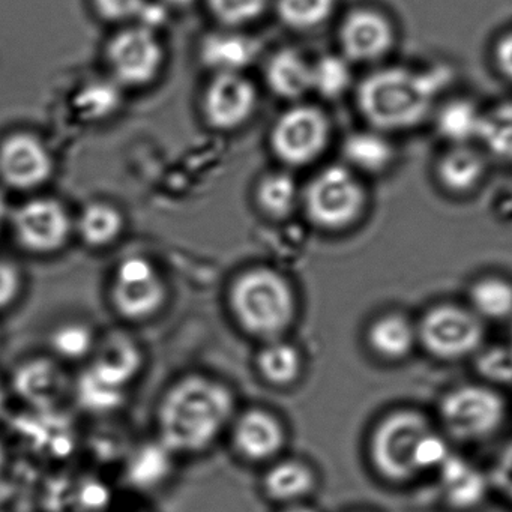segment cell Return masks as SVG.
Wrapping results in <instances>:
<instances>
[{
  "label": "cell",
  "instance_id": "obj_19",
  "mask_svg": "<svg viewBox=\"0 0 512 512\" xmlns=\"http://www.w3.org/2000/svg\"><path fill=\"white\" fill-rule=\"evenodd\" d=\"M265 82L281 100L301 103L313 92V62L301 50L283 47L266 61Z\"/></svg>",
  "mask_w": 512,
  "mask_h": 512
},
{
  "label": "cell",
  "instance_id": "obj_4",
  "mask_svg": "<svg viewBox=\"0 0 512 512\" xmlns=\"http://www.w3.org/2000/svg\"><path fill=\"white\" fill-rule=\"evenodd\" d=\"M229 305L236 322L247 334L262 340H278L296 316L292 284L275 269H247L233 281Z\"/></svg>",
  "mask_w": 512,
  "mask_h": 512
},
{
  "label": "cell",
  "instance_id": "obj_30",
  "mask_svg": "<svg viewBox=\"0 0 512 512\" xmlns=\"http://www.w3.org/2000/svg\"><path fill=\"white\" fill-rule=\"evenodd\" d=\"M470 308L482 320H512V280L502 275H485L470 286Z\"/></svg>",
  "mask_w": 512,
  "mask_h": 512
},
{
  "label": "cell",
  "instance_id": "obj_47",
  "mask_svg": "<svg viewBox=\"0 0 512 512\" xmlns=\"http://www.w3.org/2000/svg\"><path fill=\"white\" fill-rule=\"evenodd\" d=\"M509 343L512 344V320H511V341H509Z\"/></svg>",
  "mask_w": 512,
  "mask_h": 512
},
{
  "label": "cell",
  "instance_id": "obj_2",
  "mask_svg": "<svg viewBox=\"0 0 512 512\" xmlns=\"http://www.w3.org/2000/svg\"><path fill=\"white\" fill-rule=\"evenodd\" d=\"M451 80V70L445 67L377 68L359 83L356 106L371 128L386 134L413 130L434 115Z\"/></svg>",
  "mask_w": 512,
  "mask_h": 512
},
{
  "label": "cell",
  "instance_id": "obj_3",
  "mask_svg": "<svg viewBox=\"0 0 512 512\" xmlns=\"http://www.w3.org/2000/svg\"><path fill=\"white\" fill-rule=\"evenodd\" d=\"M449 455L446 440L413 410L385 416L371 434V463L388 481H412L428 470H439Z\"/></svg>",
  "mask_w": 512,
  "mask_h": 512
},
{
  "label": "cell",
  "instance_id": "obj_16",
  "mask_svg": "<svg viewBox=\"0 0 512 512\" xmlns=\"http://www.w3.org/2000/svg\"><path fill=\"white\" fill-rule=\"evenodd\" d=\"M145 361L139 341L124 332H112L98 338L85 371L104 385L127 391L142 373Z\"/></svg>",
  "mask_w": 512,
  "mask_h": 512
},
{
  "label": "cell",
  "instance_id": "obj_48",
  "mask_svg": "<svg viewBox=\"0 0 512 512\" xmlns=\"http://www.w3.org/2000/svg\"><path fill=\"white\" fill-rule=\"evenodd\" d=\"M0 512H4V511H2V509H0Z\"/></svg>",
  "mask_w": 512,
  "mask_h": 512
},
{
  "label": "cell",
  "instance_id": "obj_17",
  "mask_svg": "<svg viewBox=\"0 0 512 512\" xmlns=\"http://www.w3.org/2000/svg\"><path fill=\"white\" fill-rule=\"evenodd\" d=\"M262 44L241 29L212 32L199 47L202 64L214 74H244L259 59Z\"/></svg>",
  "mask_w": 512,
  "mask_h": 512
},
{
  "label": "cell",
  "instance_id": "obj_38",
  "mask_svg": "<svg viewBox=\"0 0 512 512\" xmlns=\"http://www.w3.org/2000/svg\"><path fill=\"white\" fill-rule=\"evenodd\" d=\"M89 4L101 22L127 26L143 19L151 0H89Z\"/></svg>",
  "mask_w": 512,
  "mask_h": 512
},
{
  "label": "cell",
  "instance_id": "obj_29",
  "mask_svg": "<svg viewBox=\"0 0 512 512\" xmlns=\"http://www.w3.org/2000/svg\"><path fill=\"white\" fill-rule=\"evenodd\" d=\"M479 145L487 157L512 164V100H503L484 110Z\"/></svg>",
  "mask_w": 512,
  "mask_h": 512
},
{
  "label": "cell",
  "instance_id": "obj_32",
  "mask_svg": "<svg viewBox=\"0 0 512 512\" xmlns=\"http://www.w3.org/2000/svg\"><path fill=\"white\" fill-rule=\"evenodd\" d=\"M257 368L263 379L271 385L289 386L301 376L302 358L292 344L271 340L260 350Z\"/></svg>",
  "mask_w": 512,
  "mask_h": 512
},
{
  "label": "cell",
  "instance_id": "obj_21",
  "mask_svg": "<svg viewBox=\"0 0 512 512\" xmlns=\"http://www.w3.org/2000/svg\"><path fill=\"white\" fill-rule=\"evenodd\" d=\"M344 164L361 175H380L395 161V148L386 133L368 128L355 131L344 139L341 146Z\"/></svg>",
  "mask_w": 512,
  "mask_h": 512
},
{
  "label": "cell",
  "instance_id": "obj_23",
  "mask_svg": "<svg viewBox=\"0 0 512 512\" xmlns=\"http://www.w3.org/2000/svg\"><path fill=\"white\" fill-rule=\"evenodd\" d=\"M367 341L380 358L398 361L412 352L418 341V328L401 314H385L371 323Z\"/></svg>",
  "mask_w": 512,
  "mask_h": 512
},
{
  "label": "cell",
  "instance_id": "obj_11",
  "mask_svg": "<svg viewBox=\"0 0 512 512\" xmlns=\"http://www.w3.org/2000/svg\"><path fill=\"white\" fill-rule=\"evenodd\" d=\"M14 238L28 253L50 256L58 253L73 235L74 221L70 211L55 197L26 200L14 211Z\"/></svg>",
  "mask_w": 512,
  "mask_h": 512
},
{
  "label": "cell",
  "instance_id": "obj_31",
  "mask_svg": "<svg viewBox=\"0 0 512 512\" xmlns=\"http://www.w3.org/2000/svg\"><path fill=\"white\" fill-rule=\"evenodd\" d=\"M98 338L100 335L88 323L80 320L61 323L50 332V355L64 364L89 359L94 353Z\"/></svg>",
  "mask_w": 512,
  "mask_h": 512
},
{
  "label": "cell",
  "instance_id": "obj_20",
  "mask_svg": "<svg viewBox=\"0 0 512 512\" xmlns=\"http://www.w3.org/2000/svg\"><path fill=\"white\" fill-rule=\"evenodd\" d=\"M487 172V154L473 145L449 146L436 164L437 181L448 193L457 196L476 190Z\"/></svg>",
  "mask_w": 512,
  "mask_h": 512
},
{
  "label": "cell",
  "instance_id": "obj_5",
  "mask_svg": "<svg viewBox=\"0 0 512 512\" xmlns=\"http://www.w3.org/2000/svg\"><path fill=\"white\" fill-rule=\"evenodd\" d=\"M367 190L346 164L323 167L302 190L301 206L313 226L328 232L349 229L367 208Z\"/></svg>",
  "mask_w": 512,
  "mask_h": 512
},
{
  "label": "cell",
  "instance_id": "obj_18",
  "mask_svg": "<svg viewBox=\"0 0 512 512\" xmlns=\"http://www.w3.org/2000/svg\"><path fill=\"white\" fill-rule=\"evenodd\" d=\"M232 442L245 460H271L283 449L286 431L271 413L260 409L248 410L233 424Z\"/></svg>",
  "mask_w": 512,
  "mask_h": 512
},
{
  "label": "cell",
  "instance_id": "obj_13",
  "mask_svg": "<svg viewBox=\"0 0 512 512\" xmlns=\"http://www.w3.org/2000/svg\"><path fill=\"white\" fill-rule=\"evenodd\" d=\"M395 26L382 11L371 7L353 8L341 20L338 43L350 64H376L394 49Z\"/></svg>",
  "mask_w": 512,
  "mask_h": 512
},
{
  "label": "cell",
  "instance_id": "obj_10",
  "mask_svg": "<svg viewBox=\"0 0 512 512\" xmlns=\"http://www.w3.org/2000/svg\"><path fill=\"white\" fill-rule=\"evenodd\" d=\"M169 299V289L154 263L146 257L122 260L110 284V302L121 319L146 322L157 316Z\"/></svg>",
  "mask_w": 512,
  "mask_h": 512
},
{
  "label": "cell",
  "instance_id": "obj_14",
  "mask_svg": "<svg viewBox=\"0 0 512 512\" xmlns=\"http://www.w3.org/2000/svg\"><path fill=\"white\" fill-rule=\"evenodd\" d=\"M55 173V158L41 137L17 131L0 142V179L17 191L46 185Z\"/></svg>",
  "mask_w": 512,
  "mask_h": 512
},
{
  "label": "cell",
  "instance_id": "obj_22",
  "mask_svg": "<svg viewBox=\"0 0 512 512\" xmlns=\"http://www.w3.org/2000/svg\"><path fill=\"white\" fill-rule=\"evenodd\" d=\"M484 110L469 98H454L437 106L434 127L449 146L473 145L478 142Z\"/></svg>",
  "mask_w": 512,
  "mask_h": 512
},
{
  "label": "cell",
  "instance_id": "obj_36",
  "mask_svg": "<svg viewBox=\"0 0 512 512\" xmlns=\"http://www.w3.org/2000/svg\"><path fill=\"white\" fill-rule=\"evenodd\" d=\"M73 395L83 409L97 415H109L124 404L127 391L104 385L95 380L88 371H83L82 376L74 380Z\"/></svg>",
  "mask_w": 512,
  "mask_h": 512
},
{
  "label": "cell",
  "instance_id": "obj_9",
  "mask_svg": "<svg viewBox=\"0 0 512 512\" xmlns=\"http://www.w3.org/2000/svg\"><path fill=\"white\" fill-rule=\"evenodd\" d=\"M485 328L472 308L454 304L436 305L422 317L418 341L434 358L463 359L478 352L484 343Z\"/></svg>",
  "mask_w": 512,
  "mask_h": 512
},
{
  "label": "cell",
  "instance_id": "obj_26",
  "mask_svg": "<svg viewBox=\"0 0 512 512\" xmlns=\"http://www.w3.org/2000/svg\"><path fill=\"white\" fill-rule=\"evenodd\" d=\"M439 472L446 499L455 508H473L484 499L487 481L466 461L449 455L448 460L440 466Z\"/></svg>",
  "mask_w": 512,
  "mask_h": 512
},
{
  "label": "cell",
  "instance_id": "obj_37",
  "mask_svg": "<svg viewBox=\"0 0 512 512\" xmlns=\"http://www.w3.org/2000/svg\"><path fill=\"white\" fill-rule=\"evenodd\" d=\"M272 0H205L211 16L224 28L241 29L262 19Z\"/></svg>",
  "mask_w": 512,
  "mask_h": 512
},
{
  "label": "cell",
  "instance_id": "obj_34",
  "mask_svg": "<svg viewBox=\"0 0 512 512\" xmlns=\"http://www.w3.org/2000/svg\"><path fill=\"white\" fill-rule=\"evenodd\" d=\"M121 85L110 77L109 80H94L80 89L76 109L82 118L101 121L118 112L122 103Z\"/></svg>",
  "mask_w": 512,
  "mask_h": 512
},
{
  "label": "cell",
  "instance_id": "obj_12",
  "mask_svg": "<svg viewBox=\"0 0 512 512\" xmlns=\"http://www.w3.org/2000/svg\"><path fill=\"white\" fill-rule=\"evenodd\" d=\"M14 394L37 413L56 412L74 392L64 362L52 355L23 359L11 376Z\"/></svg>",
  "mask_w": 512,
  "mask_h": 512
},
{
  "label": "cell",
  "instance_id": "obj_25",
  "mask_svg": "<svg viewBox=\"0 0 512 512\" xmlns=\"http://www.w3.org/2000/svg\"><path fill=\"white\" fill-rule=\"evenodd\" d=\"M74 227L88 247L100 250L112 247L121 239L125 218L115 205L100 200L89 203L82 209Z\"/></svg>",
  "mask_w": 512,
  "mask_h": 512
},
{
  "label": "cell",
  "instance_id": "obj_15",
  "mask_svg": "<svg viewBox=\"0 0 512 512\" xmlns=\"http://www.w3.org/2000/svg\"><path fill=\"white\" fill-rule=\"evenodd\" d=\"M259 92L244 74H214L202 97V113L209 127L235 131L256 115Z\"/></svg>",
  "mask_w": 512,
  "mask_h": 512
},
{
  "label": "cell",
  "instance_id": "obj_39",
  "mask_svg": "<svg viewBox=\"0 0 512 512\" xmlns=\"http://www.w3.org/2000/svg\"><path fill=\"white\" fill-rule=\"evenodd\" d=\"M478 370L485 379L494 383H512V344L497 346L482 353Z\"/></svg>",
  "mask_w": 512,
  "mask_h": 512
},
{
  "label": "cell",
  "instance_id": "obj_46",
  "mask_svg": "<svg viewBox=\"0 0 512 512\" xmlns=\"http://www.w3.org/2000/svg\"><path fill=\"white\" fill-rule=\"evenodd\" d=\"M281 512H316L313 508H308V506L304 505H290L287 506L286 509H283Z\"/></svg>",
  "mask_w": 512,
  "mask_h": 512
},
{
  "label": "cell",
  "instance_id": "obj_24",
  "mask_svg": "<svg viewBox=\"0 0 512 512\" xmlns=\"http://www.w3.org/2000/svg\"><path fill=\"white\" fill-rule=\"evenodd\" d=\"M175 457L176 455L155 437V442L145 443L130 452L125 464V479L133 488L154 490L169 478Z\"/></svg>",
  "mask_w": 512,
  "mask_h": 512
},
{
  "label": "cell",
  "instance_id": "obj_35",
  "mask_svg": "<svg viewBox=\"0 0 512 512\" xmlns=\"http://www.w3.org/2000/svg\"><path fill=\"white\" fill-rule=\"evenodd\" d=\"M343 55H325L313 62V92L323 100H338L352 86V67Z\"/></svg>",
  "mask_w": 512,
  "mask_h": 512
},
{
  "label": "cell",
  "instance_id": "obj_1",
  "mask_svg": "<svg viewBox=\"0 0 512 512\" xmlns=\"http://www.w3.org/2000/svg\"><path fill=\"white\" fill-rule=\"evenodd\" d=\"M235 415V398L220 380L187 374L161 395L155 413L157 439L178 455L211 448Z\"/></svg>",
  "mask_w": 512,
  "mask_h": 512
},
{
  "label": "cell",
  "instance_id": "obj_7",
  "mask_svg": "<svg viewBox=\"0 0 512 512\" xmlns=\"http://www.w3.org/2000/svg\"><path fill=\"white\" fill-rule=\"evenodd\" d=\"M110 77L122 88H145L160 76L166 50L157 29L143 23L122 26L106 46Z\"/></svg>",
  "mask_w": 512,
  "mask_h": 512
},
{
  "label": "cell",
  "instance_id": "obj_8",
  "mask_svg": "<svg viewBox=\"0 0 512 512\" xmlns=\"http://www.w3.org/2000/svg\"><path fill=\"white\" fill-rule=\"evenodd\" d=\"M331 142V122L319 107L293 104L278 116L269 134L272 154L287 167L319 160Z\"/></svg>",
  "mask_w": 512,
  "mask_h": 512
},
{
  "label": "cell",
  "instance_id": "obj_40",
  "mask_svg": "<svg viewBox=\"0 0 512 512\" xmlns=\"http://www.w3.org/2000/svg\"><path fill=\"white\" fill-rule=\"evenodd\" d=\"M23 277L11 260L0 257V311L8 310L22 295Z\"/></svg>",
  "mask_w": 512,
  "mask_h": 512
},
{
  "label": "cell",
  "instance_id": "obj_27",
  "mask_svg": "<svg viewBox=\"0 0 512 512\" xmlns=\"http://www.w3.org/2000/svg\"><path fill=\"white\" fill-rule=\"evenodd\" d=\"M302 190L289 172L262 176L256 187V205L271 220H286L301 206Z\"/></svg>",
  "mask_w": 512,
  "mask_h": 512
},
{
  "label": "cell",
  "instance_id": "obj_28",
  "mask_svg": "<svg viewBox=\"0 0 512 512\" xmlns=\"http://www.w3.org/2000/svg\"><path fill=\"white\" fill-rule=\"evenodd\" d=\"M316 476L310 466L298 460L275 463L263 478V487L271 499L293 503L313 491Z\"/></svg>",
  "mask_w": 512,
  "mask_h": 512
},
{
  "label": "cell",
  "instance_id": "obj_43",
  "mask_svg": "<svg viewBox=\"0 0 512 512\" xmlns=\"http://www.w3.org/2000/svg\"><path fill=\"white\" fill-rule=\"evenodd\" d=\"M199 0H160V4L164 8H172V10H187V8L193 7Z\"/></svg>",
  "mask_w": 512,
  "mask_h": 512
},
{
  "label": "cell",
  "instance_id": "obj_42",
  "mask_svg": "<svg viewBox=\"0 0 512 512\" xmlns=\"http://www.w3.org/2000/svg\"><path fill=\"white\" fill-rule=\"evenodd\" d=\"M109 500V493H107L104 485L98 482H89L83 485L82 503L85 508L97 509L103 506Z\"/></svg>",
  "mask_w": 512,
  "mask_h": 512
},
{
  "label": "cell",
  "instance_id": "obj_41",
  "mask_svg": "<svg viewBox=\"0 0 512 512\" xmlns=\"http://www.w3.org/2000/svg\"><path fill=\"white\" fill-rule=\"evenodd\" d=\"M493 59L497 71L512 83V29L505 32L494 44Z\"/></svg>",
  "mask_w": 512,
  "mask_h": 512
},
{
  "label": "cell",
  "instance_id": "obj_33",
  "mask_svg": "<svg viewBox=\"0 0 512 512\" xmlns=\"http://www.w3.org/2000/svg\"><path fill=\"white\" fill-rule=\"evenodd\" d=\"M274 4L278 20L286 28L313 32L332 19L338 0H275Z\"/></svg>",
  "mask_w": 512,
  "mask_h": 512
},
{
  "label": "cell",
  "instance_id": "obj_6",
  "mask_svg": "<svg viewBox=\"0 0 512 512\" xmlns=\"http://www.w3.org/2000/svg\"><path fill=\"white\" fill-rule=\"evenodd\" d=\"M439 412L452 437L461 442H481L502 430L508 419V404L493 388L464 385L443 397Z\"/></svg>",
  "mask_w": 512,
  "mask_h": 512
},
{
  "label": "cell",
  "instance_id": "obj_44",
  "mask_svg": "<svg viewBox=\"0 0 512 512\" xmlns=\"http://www.w3.org/2000/svg\"><path fill=\"white\" fill-rule=\"evenodd\" d=\"M8 458H10V454H8L7 445L4 440L0 439V476L4 475L5 469H7Z\"/></svg>",
  "mask_w": 512,
  "mask_h": 512
},
{
  "label": "cell",
  "instance_id": "obj_45",
  "mask_svg": "<svg viewBox=\"0 0 512 512\" xmlns=\"http://www.w3.org/2000/svg\"><path fill=\"white\" fill-rule=\"evenodd\" d=\"M8 403V388L4 380L0 377V415L5 412Z\"/></svg>",
  "mask_w": 512,
  "mask_h": 512
}]
</instances>
